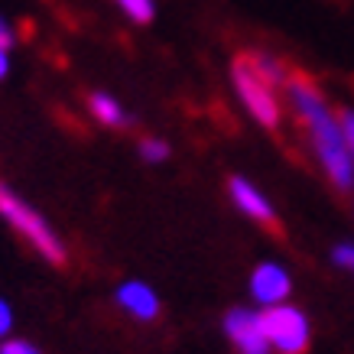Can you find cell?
<instances>
[{
	"mask_svg": "<svg viewBox=\"0 0 354 354\" xmlns=\"http://www.w3.org/2000/svg\"><path fill=\"white\" fill-rule=\"evenodd\" d=\"M231 78H234V91L241 97V104L247 108V114L263 124V127H279V120H283V108H279V97H277V88L267 85L263 78L250 68L247 62V55L234 59L231 65Z\"/></svg>",
	"mask_w": 354,
	"mask_h": 354,
	"instance_id": "cell-3",
	"label": "cell"
},
{
	"mask_svg": "<svg viewBox=\"0 0 354 354\" xmlns=\"http://www.w3.org/2000/svg\"><path fill=\"white\" fill-rule=\"evenodd\" d=\"M247 62H250V68L257 72L267 85H286V78H290V72H286V65L279 62L277 55H270V53H254V55H247Z\"/></svg>",
	"mask_w": 354,
	"mask_h": 354,
	"instance_id": "cell-10",
	"label": "cell"
},
{
	"mask_svg": "<svg viewBox=\"0 0 354 354\" xmlns=\"http://www.w3.org/2000/svg\"><path fill=\"white\" fill-rule=\"evenodd\" d=\"M7 72H10V55H7L3 49H0V82L7 78Z\"/></svg>",
	"mask_w": 354,
	"mask_h": 354,
	"instance_id": "cell-18",
	"label": "cell"
},
{
	"mask_svg": "<svg viewBox=\"0 0 354 354\" xmlns=\"http://www.w3.org/2000/svg\"><path fill=\"white\" fill-rule=\"evenodd\" d=\"M225 335L241 354H273L263 332V315L254 309H231L225 315Z\"/></svg>",
	"mask_w": 354,
	"mask_h": 354,
	"instance_id": "cell-5",
	"label": "cell"
},
{
	"mask_svg": "<svg viewBox=\"0 0 354 354\" xmlns=\"http://www.w3.org/2000/svg\"><path fill=\"white\" fill-rule=\"evenodd\" d=\"M286 91H290L292 111H296V118L302 120V127L309 133L312 150H315L319 162H322L325 176H328L332 185L342 189V192L354 189V162H351V156H348V147H344L342 124H338V118L332 114V108L325 104L322 91L302 75L286 78Z\"/></svg>",
	"mask_w": 354,
	"mask_h": 354,
	"instance_id": "cell-1",
	"label": "cell"
},
{
	"mask_svg": "<svg viewBox=\"0 0 354 354\" xmlns=\"http://www.w3.org/2000/svg\"><path fill=\"white\" fill-rule=\"evenodd\" d=\"M13 43H17V32H13L10 23H7L3 17H0V49H3V53H10Z\"/></svg>",
	"mask_w": 354,
	"mask_h": 354,
	"instance_id": "cell-16",
	"label": "cell"
},
{
	"mask_svg": "<svg viewBox=\"0 0 354 354\" xmlns=\"http://www.w3.org/2000/svg\"><path fill=\"white\" fill-rule=\"evenodd\" d=\"M263 315V332H267L270 351L277 354H306L312 338L309 319L306 312L290 306V302H279V306H270Z\"/></svg>",
	"mask_w": 354,
	"mask_h": 354,
	"instance_id": "cell-4",
	"label": "cell"
},
{
	"mask_svg": "<svg viewBox=\"0 0 354 354\" xmlns=\"http://www.w3.org/2000/svg\"><path fill=\"white\" fill-rule=\"evenodd\" d=\"M140 156L147 162H162L166 156H169V143L160 137H143L140 140Z\"/></svg>",
	"mask_w": 354,
	"mask_h": 354,
	"instance_id": "cell-12",
	"label": "cell"
},
{
	"mask_svg": "<svg viewBox=\"0 0 354 354\" xmlns=\"http://www.w3.org/2000/svg\"><path fill=\"white\" fill-rule=\"evenodd\" d=\"M290 290H292V279L279 263H260V267L250 273V296H254V302L267 306V309L286 302Z\"/></svg>",
	"mask_w": 354,
	"mask_h": 354,
	"instance_id": "cell-6",
	"label": "cell"
},
{
	"mask_svg": "<svg viewBox=\"0 0 354 354\" xmlns=\"http://www.w3.org/2000/svg\"><path fill=\"white\" fill-rule=\"evenodd\" d=\"M0 218H7L13 231L26 237L39 257H46L49 263H65V247L59 241V234L49 227V221L7 185H0Z\"/></svg>",
	"mask_w": 354,
	"mask_h": 354,
	"instance_id": "cell-2",
	"label": "cell"
},
{
	"mask_svg": "<svg viewBox=\"0 0 354 354\" xmlns=\"http://www.w3.org/2000/svg\"><path fill=\"white\" fill-rule=\"evenodd\" d=\"M88 111H91V118H95L97 124H104V127H124V124H127V114L120 108V101L104 95V91H95V95L88 97Z\"/></svg>",
	"mask_w": 354,
	"mask_h": 354,
	"instance_id": "cell-9",
	"label": "cell"
},
{
	"mask_svg": "<svg viewBox=\"0 0 354 354\" xmlns=\"http://www.w3.org/2000/svg\"><path fill=\"white\" fill-rule=\"evenodd\" d=\"M118 306L137 322H153L160 315V296L143 283V279H127L118 286Z\"/></svg>",
	"mask_w": 354,
	"mask_h": 354,
	"instance_id": "cell-8",
	"label": "cell"
},
{
	"mask_svg": "<svg viewBox=\"0 0 354 354\" xmlns=\"http://www.w3.org/2000/svg\"><path fill=\"white\" fill-rule=\"evenodd\" d=\"M338 124H342V133H344V147H348V156H351V162H354V111H342Z\"/></svg>",
	"mask_w": 354,
	"mask_h": 354,
	"instance_id": "cell-13",
	"label": "cell"
},
{
	"mask_svg": "<svg viewBox=\"0 0 354 354\" xmlns=\"http://www.w3.org/2000/svg\"><path fill=\"white\" fill-rule=\"evenodd\" d=\"M227 192H231V202L237 205L241 215L254 218L260 225H273V221H277V212H273L270 198L260 192L254 183H247L244 176H234V179L227 183Z\"/></svg>",
	"mask_w": 354,
	"mask_h": 354,
	"instance_id": "cell-7",
	"label": "cell"
},
{
	"mask_svg": "<svg viewBox=\"0 0 354 354\" xmlns=\"http://www.w3.org/2000/svg\"><path fill=\"white\" fill-rule=\"evenodd\" d=\"M10 328H13V309L7 299H0V338L10 335Z\"/></svg>",
	"mask_w": 354,
	"mask_h": 354,
	"instance_id": "cell-17",
	"label": "cell"
},
{
	"mask_svg": "<svg viewBox=\"0 0 354 354\" xmlns=\"http://www.w3.org/2000/svg\"><path fill=\"white\" fill-rule=\"evenodd\" d=\"M0 354H39V348L23 342V338H7V342L0 344Z\"/></svg>",
	"mask_w": 354,
	"mask_h": 354,
	"instance_id": "cell-14",
	"label": "cell"
},
{
	"mask_svg": "<svg viewBox=\"0 0 354 354\" xmlns=\"http://www.w3.org/2000/svg\"><path fill=\"white\" fill-rule=\"evenodd\" d=\"M335 263L354 270V244H338L335 247Z\"/></svg>",
	"mask_w": 354,
	"mask_h": 354,
	"instance_id": "cell-15",
	"label": "cell"
},
{
	"mask_svg": "<svg viewBox=\"0 0 354 354\" xmlns=\"http://www.w3.org/2000/svg\"><path fill=\"white\" fill-rule=\"evenodd\" d=\"M133 23H150L156 17V0H114Z\"/></svg>",
	"mask_w": 354,
	"mask_h": 354,
	"instance_id": "cell-11",
	"label": "cell"
}]
</instances>
